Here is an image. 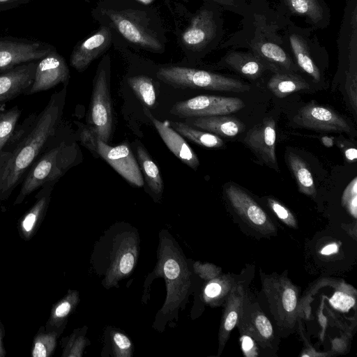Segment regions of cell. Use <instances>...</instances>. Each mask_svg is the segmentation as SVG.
<instances>
[{
	"label": "cell",
	"mask_w": 357,
	"mask_h": 357,
	"mask_svg": "<svg viewBox=\"0 0 357 357\" xmlns=\"http://www.w3.org/2000/svg\"><path fill=\"white\" fill-rule=\"evenodd\" d=\"M321 142L324 146L331 147L333 145V139L328 136H324L321 137Z\"/></svg>",
	"instance_id": "obj_50"
},
{
	"label": "cell",
	"mask_w": 357,
	"mask_h": 357,
	"mask_svg": "<svg viewBox=\"0 0 357 357\" xmlns=\"http://www.w3.org/2000/svg\"><path fill=\"white\" fill-rule=\"evenodd\" d=\"M241 274L232 287L224 305L225 307L218 333V354L222 353L229 337L230 333L236 326L243 305L250 293L248 276Z\"/></svg>",
	"instance_id": "obj_17"
},
{
	"label": "cell",
	"mask_w": 357,
	"mask_h": 357,
	"mask_svg": "<svg viewBox=\"0 0 357 357\" xmlns=\"http://www.w3.org/2000/svg\"><path fill=\"white\" fill-rule=\"evenodd\" d=\"M169 123L183 137L202 146L217 149L224 146L223 140L216 135L205 130H197L183 122L172 121Z\"/></svg>",
	"instance_id": "obj_33"
},
{
	"label": "cell",
	"mask_w": 357,
	"mask_h": 357,
	"mask_svg": "<svg viewBox=\"0 0 357 357\" xmlns=\"http://www.w3.org/2000/svg\"><path fill=\"white\" fill-rule=\"evenodd\" d=\"M275 121L267 118L249 130L244 142L263 163L279 172L275 155Z\"/></svg>",
	"instance_id": "obj_19"
},
{
	"label": "cell",
	"mask_w": 357,
	"mask_h": 357,
	"mask_svg": "<svg viewBox=\"0 0 357 357\" xmlns=\"http://www.w3.org/2000/svg\"><path fill=\"white\" fill-rule=\"evenodd\" d=\"M55 48L50 44L28 38L0 37V73L38 61Z\"/></svg>",
	"instance_id": "obj_13"
},
{
	"label": "cell",
	"mask_w": 357,
	"mask_h": 357,
	"mask_svg": "<svg viewBox=\"0 0 357 357\" xmlns=\"http://www.w3.org/2000/svg\"><path fill=\"white\" fill-rule=\"evenodd\" d=\"M276 10L288 17H302L315 30L331 24V10L324 0H280Z\"/></svg>",
	"instance_id": "obj_20"
},
{
	"label": "cell",
	"mask_w": 357,
	"mask_h": 357,
	"mask_svg": "<svg viewBox=\"0 0 357 357\" xmlns=\"http://www.w3.org/2000/svg\"><path fill=\"white\" fill-rule=\"evenodd\" d=\"M195 271L205 280H212L219 275L218 268L209 264H200L197 262L194 264Z\"/></svg>",
	"instance_id": "obj_44"
},
{
	"label": "cell",
	"mask_w": 357,
	"mask_h": 357,
	"mask_svg": "<svg viewBox=\"0 0 357 357\" xmlns=\"http://www.w3.org/2000/svg\"><path fill=\"white\" fill-rule=\"evenodd\" d=\"M314 31L311 26H300L291 20L282 30V37L299 73L319 82L322 76L320 62L324 61L328 54Z\"/></svg>",
	"instance_id": "obj_7"
},
{
	"label": "cell",
	"mask_w": 357,
	"mask_h": 357,
	"mask_svg": "<svg viewBox=\"0 0 357 357\" xmlns=\"http://www.w3.org/2000/svg\"><path fill=\"white\" fill-rule=\"evenodd\" d=\"M298 126L321 132H349L347 121L331 108L314 102L302 107L293 118Z\"/></svg>",
	"instance_id": "obj_15"
},
{
	"label": "cell",
	"mask_w": 357,
	"mask_h": 357,
	"mask_svg": "<svg viewBox=\"0 0 357 357\" xmlns=\"http://www.w3.org/2000/svg\"><path fill=\"white\" fill-rule=\"evenodd\" d=\"M137 155L139 164L149 188L155 194L161 193L164 185L158 166L143 146H137Z\"/></svg>",
	"instance_id": "obj_34"
},
{
	"label": "cell",
	"mask_w": 357,
	"mask_h": 357,
	"mask_svg": "<svg viewBox=\"0 0 357 357\" xmlns=\"http://www.w3.org/2000/svg\"><path fill=\"white\" fill-rule=\"evenodd\" d=\"M225 195L230 206L248 227L263 235H273L276 227L263 208L243 190L229 184Z\"/></svg>",
	"instance_id": "obj_14"
},
{
	"label": "cell",
	"mask_w": 357,
	"mask_h": 357,
	"mask_svg": "<svg viewBox=\"0 0 357 357\" xmlns=\"http://www.w3.org/2000/svg\"><path fill=\"white\" fill-rule=\"evenodd\" d=\"M330 301L335 308L345 311L355 304V298L352 297L346 289H342L335 293Z\"/></svg>",
	"instance_id": "obj_43"
},
{
	"label": "cell",
	"mask_w": 357,
	"mask_h": 357,
	"mask_svg": "<svg viewBox=\"0 0 357 357\" xmlns=\"http://www.w3.org/2000/svg\"><path fill=\"white\" fill-rule=\"evenodd\" d=\"M66 93L67 85H63L40 112L29 114L17 125L5 148L7 160L0 169V202L21 184L61 126Z\"/></svg>",
	"instance_id": "obj_1"
},
{
	"label": "cell",
	"mask_w": 357,
	"mask_h": 357,
	"mask_svg": "<svg viewBox=\"0 0 357 357\" xmlns=\"http://www.w3.org/2000/svg\"><path fill=\"white\" fill-rule=\"evenodd\" d=\"M143 109L167 148L183 163L196 169L199 165V160L183 136L176 131L167 121H159L146 107H144Z\"/></svg>",
	"instance_id": "obj_24"
},
{
	"label": "cell",
	"mask_w": 357,
	"mask_h": 357,
	"mask_svg": "<svg viewBox=\"0 0 357 357\" xmlns=\"http://www.w3.org/2000/svg\"><path fill=\"white\" fill-rule=\"evenodd\" d=\"M22 114L17 105L0 112V169L7 160L4 151Z\"/></svg>",
	"instance_id": "obj_32"
},
{
	"label": "cell",
	"mask_w": 357,
	"mask_h": 357,
	"mask_svg": "<svg viewBox=\"0 0 357 357\" xmlns=\"http://www.w3.org/2000/svg\"><path fill=\"white\" fill-rule=\"evenodd\" d=\"M288 166L297 183L299 192L315 197L317 190L312 175L305 161L293 152L287 154Z\"/></svg>",
	"instance_id": "obj_31"
},
{
	"label": "cell",
	"mask_w": 357,
	"mask_h": 357,
	"mask_svg": "<svg viewBox=\"0 0 357 357\" xmlns=\"http://www.w3.org/2000/svg\"><path fill=\"white\" fill-rule=\"evenodd\" d=\"M245 104L236 97L201 95L176 102L170 113L181 118L227 115L236 112Z\"/></svg>",
	"instance_id": "obj_12"
},
{
	"label": "cell",
	"mask_w": 357,
	"mask_h": 357,
	"mask_svg": "<svg viewBox=\"0 0 357 357\" xmlns=\"http://www.w3.org/2000/svg\"><path fill=\"white\" fill-rule=\"evenodd\" d=\"M110 18L119 31L130 42L153 50L160 48V43L153 33L135 13L114 12L110 14Z\"/></svg>",
	"instance_id": "obj_22"
},
{
	"label": "cell",
	"mask_w": 357,
	"mask_h": 357,
	"mask_svg": "<svg viewBox=\"0 0 357 357\" xmlns=\"http://www.w3.org/2000/svg\"><path fill=\"white\" fill-rule=\"evenodd\" d=\"M157 77L178 88L202 89L212 91L243 93L250 86L238 79L201 69L180 66L160 68Z\"/></svg>",
	"instance_id": "obj_8"
},
{
	"label": "cell",
	"mask_w": 357,
	"mask_h": 357,
	"mask_svg": "<svg viewBox=\"0 0 357 357\" xmlns=\"http://www.w3.org/2000/svg\"><path fill=\"white\" fill-rule=\"evenodd\" d=\"M37 61L23 63L0 73V104L25 95L33 83Z\"/></svg>",
	"instance_id": "obj_23"
},
{
	"label": "cell",
	"mask_w": 357,
	"mask_h": 357,
	"mask_svg": "<svg viewBox=\"0 0 357 357\" xmlns=\"http://www.w3.org/2000/svg\"><path fill=\"white\" fill-rule=\"evenodd\" d=\"M271 73L272 75L267 82V87L279 98L310 88V84L300 74L283 70Z\"/></svg>",
	"instance_id": "obj_29"
},
{
	"label": "cell",
	"mask_w": 357,
	"mask_h": 357,
	"mask_svg": "<svg viewBox=\"0 0 357 357\" xmlns=\"http://www.w3.org/2000/svg\"><path fill=\"white\" fill-rule=\"evenodd\" d=\"M128 82L138 99L146 107H151L155 103L156 95L152 79L145 75L133 76Z\"/></svg>",
	"instance_id": "obj_36"
},
{
	"label": "cell",
	"mask_w": 357,
	"mask_h": 357,
	"mask_svg": "<svg viewBox=\"0 0 357 357\" xmlns=\"http://www.w3.org/2000/svg\"><path fill=\"white\" fill-rule=\"evenodd\" d=\"M98 155L130 183L137 187L144 185L141 169L126 144L111 146L98 139Z\"/></svg>",
	"instance_id": "obj_18"
},
{
	"label": "cell",
	"mask_w": 357,
	"mask_h": 357,
	"mask_svg": "<svg viewBox=\"0 0 357 357\" xmlns=\"http://www.w3.org/2000/svg\"><path fill=\"white\" fill-rule=\"evenodd\" d=\"M222 11L217 5L206 3L184 31V44L198 52H206L220 45L225 35Z\"/></svg>",
	"instance_id": "obj_10"
},
{
	"label": "cell",
	"mask_w": 357,
	"mask_h": 357,
	"mask_svg": "<svg viewBox=\"0 0 357 357\" xmlns=\"http://www.w3.org/2000/svg\"><path fill=\"white\" fill-rule=\"evenodd\" d=\"M69 78L66 62L54 49L37 61L33 83L25 96L47 91L59 84L67 85Z\"/></svg>",
	"instance_id": "obj_16"
},
{
	"label": "cell",
	"mask_w": 357,
	"mask_h": 357,
	"mask_svg": "<svg viewBox=\"0 0 357 357\" xmlns=\"http://www.w3.org/2000/svg\"><path fill=\"white\" fill-rule=\"evenodd\" d=\"M267 202L271 209L282 222L293 228L297 227L295 216L286 206L273 198H268Z\"/></svg>",
	"instance_id": "obj_41"
},
{
	"label": "cell",
	"mask_w": 357,
	"mask_h": 357,
	"mask_svg": "<svg viewBox=\"0 0 357 357\" xmlns=\"http://www.w3.org/2000/svg\"><path fill=\"white\" fill-rule=\"evenodd\" d=\"M59 335L55 331H47L40 326L33 339L31 355L32 357H50L56 347Z\"/></svg>",
	"instance_id": "obj_35"
},
{
	"label": "cell",
	"mask_w": 357,
	"mask_h": 357,
	"mask_svg": "<svg viewBox=\"0 0 357 357\" xmlns=\"http://www.w3.org/2000/svg\"><path fill=\"white\" fill-rule=\"evenodd\" d=\"M168 234H160L157 273L165 279L167 297L158 312L165 317L177 312L190 285V273L182 253Z\"/></svg>",
	"instance_id": "obj_6"
},
{
	"label": "cell",
	"mask_w": 357,
	"mask_h": 357,
	"mask_svg": "<svg viewBox=\"0 0 357 357\" xmlns=\"http://www.w3.org/2000/svg\"><path fill=\"white\" fill-rule=\"evenodd\" d=\"M54 186L46 184L39 188L34 204L20 219L18 232L24 241L31 240L40 228L47 213Z\"/></svg>",
	"instance_id": "obj_26"
},
{
	"label": "cell",
	"mask_w": 357,
	"mask_h": 357,
	"mask_svg": "<svg viewBox=\"0 0 357 357\" xmlns=\"http://www.w3.org/2000/svg\"><path fill=\"white\" fill-rule=\"evenodd\" d=\"M240 275L225 274L211 280L203 291L204 300L211 306L225 303L232 287Z\"/></svg>",
	"instance_id": "obj_30"
},
{
	"label": "cell",
	"mask_w": 357,
	"mask_h": 357,
	"mask_svg": "<svg viewBox=\"0 0 357 357\" xmlns=\"http://www.w3.org/2000/svg\"><path fill=\"white\" fill-rule=\"evenodd\" d=\"M187 120L196 128L224 137H235L244 128L241 121L226 115L190 117Z\"/></svg>",
	"instance_id": "obj_27"
},
{
	"label": "cell",
	"mask_w": 357,
	"mask_h": 357,
	"mask_svg": "<svg viewBox=\"0 0 357 357\" xmlns=\"http://www.w3.org/2000/svg\"><path fill=\"white\" fill-rule=\"evenodd\" d=\"M338 246L335 243H332L324 247L321 251V254L328 255L337 252Z\"/></svg>",
	"instance_id": "obj_49"
},
{
	"label": "cell",
	"mask_w": 357,
	"mask_h": 357,
	"mask_svg": "<svg viewBox=\"0 0 357 357\" xmlns=\"http://www.w3.org/2000/svg\"><path fill=\"white\" fill-rule=\"evenodd\" d=\"M261 293L278 335L284 337L296 329L301 317L298 290L287 273L265 274L260 270Z\"/></svg>",
	"instance_id": "obj_5"
},
{
	"label": "cell",
	"mask_w": 357,
	"mask_h": 357,
	"mask_svg": "<svg viewBox=\"0 0 357 357\" xmlns=\"http://www.w3.org/2000/svg\"><path fill=\"white\" fill-rule=\"evenodd\" d=\"M79 301L78 291L69 289L61 299L53 305L45 326V330L55 331L60 336L66 328L68 317L76 308Z\"/></svg>",
	"instance_id": "obj_28"
},
{
	"label": "cell",
	"mask_w": 357,
	"mask_h": 357,
	"mask_svg": "<svg viewBox=\"0 0 357 357\" xmlns=\"http://www.w3.org/2000/svg\"><path fill=\"white\" fill-rule=\"evenodd\" d=\"M342 205L354 218L357 215V177L355 176L347 185L341 198Z\"/></svg>",
	"instance_id": "obj_38"
},
{
	"label": "cell",
	"mask_w": 357,
	"mask_h": 357,
	"mask_svg": "<svg viewBox=\"0 0 357 357\" xmlns=\"http://www.w3.org/2000/svg\"><path fill=\"white\" fill-rule=\"evenodd\" d=\"M88 126L98 139L108 144L113 130L112 105L109 89V57L100 63L93 80Z\"/></svg>",
	"instance_id": "obj_9"
},
{
	"label": "cell",
	"mask_w": 357,
	"mask_h": 357,
	"mask_svg": "<svg viewBox=\"0 0 357 357\" xmlns=\"http://www.w3.org/2000/svg\"><path fill=\"white\" fill-rule=\"evenodd\" d=\"M344 157L350 162H356L357 159V150L356 148H349L344 151Z\"/></svg>",
	"instance_id": "obj_48"
},
{
	"label": "cell",
	"mask_w": 357,
	"mask_h": 357,
	"mask_svg": "<svg viewBox=\"0 0 357 357\" xmlns=\"http://www.w3.org/2000/svg\"><path fill=\"white\" fill-rule=\"evenodd\" d=\"M139 237L130 226H112L100 238L94 252L103 253V262L98 265V273L103 275L102 284L111 287L127 277L137 259Z\"/></svg>",
	"instance_id": "obj_4"
},
{
	"label": "cell",
	"mask_w": 357,
	"mask_h": 357,
	"mask_svg": "<svg viewBox=\"0 0 357 357\" xmlns=\"http://www.w3.org/2000/svg\"><path fill=\"white\" fill-rule=\"evenodd\" d=\"M6 335L5 328L0 321V357H4L6 355V350L4 347L3 338Z\"/></svg>",
	"instance_id": "obj_47"
},
{
	"label": "cell",
	"mask_w": 357,
	"mask_h": 357,
	"mask_svg": "<svg viewBox=\"0 0 357 357\" xmlns=\"http://www.w3.org/2000/svg\"><path fill=\"white\" fill-rule=\"evenodd\" d=\"M236 326L241 333L250 336L264 351L273 354L278 347V335L259 302L250 291Z\"/></svg>",
	"instance_id": "obj_11"
},
{
	"label": "cell",
	"mask_w": 357,
	"mask_h": 357,
	"mask_svg": "<svg viewBox=\"0 0 357 357\" xmlns=\"http://www.w3.org/2000/svg\"><path fill=\"white\" fill-rule=\"evenodd\" d=\"M77 144L63 134L61 125L30 167L20 184L13 204L19 205L34 191L46 184L55 185L80 158Z\"/></svg>",
	"instance_id": "obj_3"
},
{
	"label": "cell",
	"mask_w": 357,
	"mask_h": 357,
	"mask_svg": "<svg viewBox=\"0 0 357 357\" xmlns=\"http://www.w3.org/2000/svg\"><path fill=\"white\" fill-rule=\"evenodd\" d=\"M241 342L242 349L246 356H256L257 354V345L252 338L245 333H241Z\"/></svg>",
	"instance_id": "obj_45"
},
{
	"label": "cell",
	"mask_w": 357,
	"mask_h": 357,
	"mask_svg": "<svg viewBox=\"0 0 357 357\" xmlns=\"http://www.w3.org/2000/svg\"><path fill=\"white\" fill-rule=\"evenodd\" d=\"M78 124L77 137L80 142L91 152L98 154V139L94 131L88 126Z\"/></svg>",
	"instance_id": "obj_42"
},
{
	"label": "cell",
	"mask_w": 357,
	"mask_h": 357,
	"mask_svg": "<svg viewBox=\"0 0 357 357\" xmlns=\"http://www.w3.org/2000/svg\"><path fill=\"white\" fill-rule=\"evenodd\" d=\"M218 64L252 80L257 79L270 72L280 70L252 52L237 48H230L227 51Z\"/></svg>",
	"instance_id": "obj_21"
},
{
	"label": "cell",
	"mask_w": 357,
	"mask_h": 357,
	"mask_svg": "<svg viewBox=\"0 0 357 357\" xmlns=\"http://www.w3.org/2000/svg\"><path fill=\"white\" fill-rule=\"evenodd\" d=\"M86 340L82 333V330L76 329L67 337L61 340L63 347V357H79L82 356L86 346Z\"/></svg>",
	"instance_id": "obj_37"
},
{
	"label": "cell",
	"mask_w": 357,
	"mask_h": 357,
	"mask_svg": "<svg viewBox=\"0 0 357 357\" xmlns=\"http://www.w3.org/2000/svg\"><path fill=\"white\" fill-rule=\"evenodd\" d=\"M206 3L215 4L222 10L244 17L249 11L250 6L245 0H204Z\"/></svg>",
	"instance_id": "obj_40"
},
{
	"label": "cell",
	"mask_w": 357,
	"mask_h": 357,
	"mask_svg": "<svg viewBox=\"0 0 357 357\" xmlns=\"http://www.w3.org/2000/svg\"><path fill=\"white\" fill-rule=\"evenodd\" d=\"M31 1L32 0H0V13L20 6Z\"/></svg>",
	"instance_id": "obj_46"
},
{
	"label": "cell",
	"mask_w": 357,
	"mask_h": 357,
	"mask_svg": "<svg viewBox=\"0 0 357 357\" xmlns=\"http://www.w3.org/2000/svg\"><path fill=\"white\" fill-rule=\"evenodd\" d=\"M111 344L115 356H130L132 355V343L123 333L113 331L110 333Z\"/></svg>",
	"instance_id": "obj_39"
},
{
	"label": "cell",
	"mask_w": 357,
	"mask_h": 357,
	"mask_svg": "<svg viewBox=\"0 0 357 357\" xmlns=\"http://www.w3.org/2000/svg\"><path fill=\"white\" fill-rule=\"evenodd\" d=\"M111 41L110 29L106 26L102 27L75 47L70 59L71 66L79 72L84 71L94 59L109 47Z\"/></svg>",
	"instance_id": "obj_25"
},
{
	"label": "cell",
	"mask_w": 357,
	"mask_h": 357,
	"mask_svg": "<svg viewBox=\"0 0 357 357\" xmlns=\"http://www.w3.org/2000/svg\"><path fill=\"white\" fill-rule=\"evenodd\" d=\"M241 29L232 33L220 48L248 50L274 68L299 74L285 46L282 30L291 20L272 8L267 0H250Z\"/></svg>",
	"instance_id": "obj_2"
}]
</instances>
